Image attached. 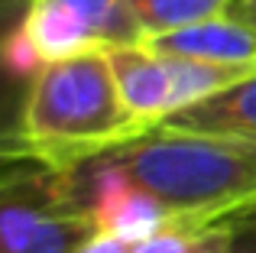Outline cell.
<instances>
[{"label":"cell","instance_id":"cell-1","mask_svg":"<svg viewBox=\"0 0 256 253\" xmlns=\"http://www.w3.org/2000/svg\"><path fill=\"white\" fill-rule=\"evenodd\" d=\"M94 162L124 172L178 224H218L256 208V143L156 126Z\"/></svg>","mask_w":256,"mask_h":253},{"label":"cell","instance_id":"cell-2","mask_svg":"<svg viewBox=\"0 0 256 253\" xmlns=\"http://www.w3.org/2000/svg\"><path fill=\"white\" fill-rule=\"evenodd\" d=\"M143 133L150 126L124 104L107 49L46 62L30 78L16 126L23 152L72 172Z\"/></svg>","mask_w":256,"mask_h":253},{"label":"cell","instance_id":"cell-3","mask_svg":"<svg viewBox=\"0 0 256 253\" xmlns=\"http://www.w3.org/2000/svg\"><path fill=\"white\" fill-rule=\"evenodd\" d=\"M0 253H78L98 230L78 169H58L23 150H6Z\"/></svg>","mask_w":256,"mask_h":253},{"label":"cell","instance_id":"cell-4","mask_svg":"<svg viewBox=\"0 0 256 253\" xmlns=\"http://www.w3.org/2000/svg\"><path fill=\"white\" fill-rule=\"evenodd\" d=\"M107 56H110L124 104L150 130H156L178 110L194 108L253 75L244 68H220V65L162 56V52L146 49L143 42L110 46Z\"/></svg>","mask_w":256,"mask_h":253},{"label":"cell","instance_id":"cell-5","mask_svg":"<svg viewBox=\"0 0 256 253\" xmlns=\"http://www.w3.org/2000/svg\"><path fill=\"white\" fill-rule=\"evenodd\" d=\"M78 176L88 188L100 234H110L117 240L130 244V247H136V244L162 234L166 228L178 224L175 214L156 195L133 185L124 172L110 169V166L88 162L78 169Z\"/></svg>","mask_w":256,"mask_h":253},{"label":"cell","instance_id":"cell-6","mask_svg":"<svg viewBox=\"0 0 256 253\" xmlns=\"http://www.w3.org/2000/svg\"><path fill=\"white\" fill-rule=\"evenodd\" d=\"M140 42L152 52H162V56L192 58V62L204 65H220V68L256 72V30L244 20H237L234 13L185 26V30L143 36Z\"/></svg>","mask_w":256,"mask_h":253},{"label":"cell","instance_id":"cell-7","mask_svg":"<svg viewBox=\"0 0 256 253\" xmlns=\"http://www.w3.org/2000/svg\"><path fill=\"white\" fill-rule=\"evenodd\" d=\"M159 126L172 130H192V133H214V136H237L256 143V72L244 82L230 84L227 91L178 110Z\"/></svg>","mask_w":256,"mask_h":253},{"label":"cell","instance_id":"cell-8","mask_svg":"<svg viewBox=\"0 0 256 253\" xmlns=\"http://www.w3.org/2000/svg\"><path fill=\"white\" fill-rule=\"evenodd\" d=\"M23 32L30 36L32 49L46 62H58V58H72L88 49H107L98 39V32L78 16L75 10L56 4V0H30L23 16Z\"/></svg>","mask_w":256,"mask_h":253},{"label":"cell","instance_id":"cell-9","mask_svg":"<svg viewBox=\"0 0 256 253\" xmlns=\"http://www.w3.org/2000/svg\"><path fill=\"white\" fill-rule=\"evenodd\" d=\"M124 6L143 39L224 16L230 13L234 0H124Z\"/></svg>","mask_w":256,"mask_h":253},{"label":"cell","instance_id":"cell-10","mask_svg":"<svg viewBox=\"0 0 256 253\" xmlns=\"http://www.w3.org/2000/svg\"><path fill=\"white\" fill-rule=\"evenodd\" d=\"M234 234V218L218 224H172L162 234L130 247V253H224Z\"/></svg>","mask_w":256,"mask_h":253},{"label":"cell","instance_id":"cell-11","mask_svg":"<svg viewBox=\"0 0 256 253\" xmlns=\"http://www.w3.org/2000/svg\"><path fill=\"white\" fill-rule=\"evenodd\" d=\"M56 4L75 10L78 16L98 32V39L110 49V46H126L140 42V32L133 26L130 13H126L124 0H56Z\"/></svg>","mask_w":256,"mask_h":253},{"label":"cell","instance_id":"cell-12","mask_svg":"<svg viewBox=\"0 0 256 253\" xmlns=\"http://www.w3.org/2000/svg\"><path fill=\"white\" fill-rule=\"evenodd\" d=\"M4 62H6V68H10L13 75H30V78L42 68V58H39V52L32 49V42H30V36L23 32V26H16L13 36L6 39Z\"/></svg>","mask_w":256,"mask_h":253},{"label":"cell","instance_id":"cell-13","mask_svg":"<svg viewBox=\"0 0 256 253\" xmlns=\"http://www.w3.org/2000/svg\"><path fill=\"white\" fill-rule=\"evenodd\" d=\"M224 253H256V208L234 214V234Z\"/></svg>","mask_w":256,"mask_h":253},{"label":"cell","instance_id":"cell-14","mask_svg":"<svg viewBox=\"0 0 256 253\" xmlns=\"http://www.w3.org/2000/svg\"><path fill=\"white\" fill-rule=\"evenodd\" d=\"M78 253H130V244L117 240V237H110V234H94Z\"/></svg>","mask_w":256,"mask_h":253},{"label":"cell","instance_id":"cell-15","mask_svg":"<svg viewBox=\"0 0 256 253\" xmlns=\"http://www.w3.org/2000/svg\"><path fill=\"white\" fill-rule=\"evenodd\" d=\"M230 13L237 20H244V23H250L253 30H256V0H234Z\"/></svg>","mask_w":256,"mask_h":253}]
</instances>
